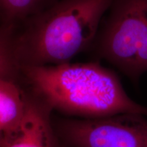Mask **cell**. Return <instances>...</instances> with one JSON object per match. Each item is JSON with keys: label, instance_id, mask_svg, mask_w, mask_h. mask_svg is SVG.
I'll return each mask as SVG.
<instances>
[{"label": "cell", "instance_id": "1", "mask_svg": "<svg viewBox=\"0 0 147 147\" xmlns=\"http://www.w3.org/2000/svg\"><path fill=\"white\" fill-rule=\"evenodd\" d=\"M115 0H58L14 25L1 27L0 64L59 65L93 45Z\"/></svg>", "mask_w": 147, "mask_h": 147}, {"label": "cell", "instance_id": "2", "mask_svg": "<svg viewBox=\"0 0 147 147\" xmlns=\"http://www.w3.org/2000/svg\"><path fill=\"white\" fill-rule=\"evenodd\" d=\"M29 93L53 110L84 119L122 113L147 115V108L127 95L113 71L98 62L16 67Z\"/></svg>", "mask_w": 147, "mask_h": 147}, {"label": "cell", "instance_id": "3", "mask_svg": "<svg viewBox=\"0 0 147 147\" xmlns=\"http://www.w3.org/2000/svg\"><path fill=\"white\" fill-rule=\"evenodd\" d=\"M93 44L134 82L147 71V0H115Z\"/></svg>", "mask_w": 147, "mask_h": 147}, {"label": "cell", "instance_id": "4", "mask_svg": "<svg viewBox=\"0 0 147 147\" xmlns=\"http://www.w3.org/2000/svg\"><path fill=\"white\" fill-rule=\"evenodd\" d=\"M60 142L71 147H147V115L122 113L95 119H57Z\"/></svg>", "mask_w": 147, "mask_h": 147}, {"label": "cell", "instance_id": "5", "mask_svg": "<svg viewBox=\"0 0 147 147\" xmlns=\"http://www.w3.org/2000/svg\"><path fill=\"white\" fill-rule=\"evenodd\" d=\"M28 94V109L23 123L14 133L0 136V146L59 147L51 116L53 110L29 92Z\"/></svg>", "mask_w": 147, "mask_h": 147}, {"label": "cell", "instance_id": "6", "mask_svg": "<svg viewBox=\"0 0 147 147\" xmlns=\"http://www.w3.org/2000/svg\"><path fill=\"white\" fill-rule=\"evenodd\" d=\"M28 92L16 70L0 71V133L1 136L17 131L27 115Z\"/></svg>", "mask_w": 147, "mask_h": 147}, {"label": "cell", "instance_id": "7", "mask_svg": "<svg viewBox=\"0 0 147 147\" xmlns=\"http://www.w3.org/2000/svg\"><path fill=\"white\" fill-rule=\"evenodd\" d=\"M58 0H0L1 27L14 25L45 10Z\"/></svg>", "mask_w": 147, "mask_h": 147}, {"label": "cell", "instance_id": "8", "mask_svg": "<svg viewBox=\"0 0 147 147\" xmlns=\"http://www.w3.org/2000/svg\"><path fill=\"white\" fill-rule=\"evenodd\" d=\"M59 147H71V146H68V145L65 144H63V143L61 142V143H60V146H59Z\"/></svg>", "mask_w": 147, "mask_h": 147}]
</instances>
